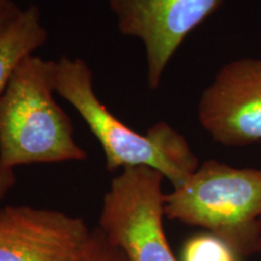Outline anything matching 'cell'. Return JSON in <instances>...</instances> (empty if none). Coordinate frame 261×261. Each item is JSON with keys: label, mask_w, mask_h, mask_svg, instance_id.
Segmentation results:
<instances>
[{"label": "cell", "mask_w": 261, "mask_h": 261, "mask_svg": "<svg viewBox=\"0 0 261 261\" xmlns=\"http://www.w3.org/2000/svg\"><path fill=\"white\" fill-rule=\"evenodd\" d=\"M198 122L215 143L244 146L261 140V60L226 63L202 92Z\"/></svg>", "instance_id": "cell-6"}, {"label": "cell", "mask_w": 261, "mask_h": 261, "mask_svg": "<svg viewBox=\"0 0 261 261\" xmlns=\"http://www.w3.org/2000/svg\"><path fill=\"white\" fill-rule=\"evenodd\" d=\"M85 261H127V259L121 250L108 242L99 228H96L92 248Z\"/></svg>", "instance_id": "cell-10"}, {"label": "cell", "mask_w": 261, "mask_h": 261, "mask_svg": "<svg viewBox=\"0 0 261 261\" xmlns=\"http://www.w3.org/2000/svg\"><path fill=\"white\" fill-rule=\"evenodd\" d=\"M163 180L150 167L125 168L104 195L98 228L127 261H178L163 230Z\"/></svg>", "instance_id": "cell-4"}, {"label": "cell", "mask_w": 261, "mask_h": 261, "mask_svg": "<svg viewBox=\"0 0 261 261\" xmlns=\"http://www.w3.org/2000/svg\"><path fill=\"white\" fill-rule=\"evenodd\" d=\"M19 10L21 8L16 4L14 0H0V28L15 15H17Z\"/></svg>", "instance_id": "cell-12"}, {"label": "cell", "mask_w": 261, "mask_h": 261, "mask_svg": "<svg viewBox=\"0 0 261 261\" xmlns=\"http://www.w3.org/2000/svg\"><path fill=\"white\" fill-rule=\"evenodd\" d=\"M168 219L210 231L234 253L261 250V169L207 160L179 188L166 194Z\"/></svg>", "instance_id": "cell-3"}, {"label": "cell", "mask_w": 261, "mask_h": 261, "mask_svg": "<svg viewBox=\"0 0 261 261\" xmlns=\"http://www.w3.org/2000/svg\"><path fill=\"white\" fill-rule=\"evenodd\" d=\"M181 261H236V253L213 233H201L185 242Z\"/></svg>", "instance_id": "cell-9"}, {"label": "cell", "mask_w": 261, "mask_h": 261, "mask_svg": "<svg viewBox=\"0 0 261 261\" xmlns=\"http://www.w3.org/2000/svg\"><path fill=\"white\" fill-rule=\"evenodd\" d=\"M48 32L42 24L38 5L21 9L0 28V96L22 61L35 55L47 42Z\"/></svg>", "instance_id": "cell-8"}, {"label": "cell", "mask_w": 261, "mask_h": 261, "mask_svg": "<svg viewBox=\"0 0 261 261\" xmlns=\"http://www.w3.org/2000/svg\"><path fill=\"white\" fill-rule=\"evenodd\" d=\"M56 61L32 55L0 96V165L85 161L69 115L56 102Z\"/></svg>", "instance_id": "cell-2"}, {"label": "cell", "mask_w": 261, "mask_h": 261, "mask_svg": "<svg viewBox=\"0 0 261 261\" xmlns=\"http://www.w3.org/2000/svg\"><path fill=\"white\" fill-rule=\"evenodd\" d=\"M93 238L81 218L61 211L0 208V261H85Z\"/></svg>", "instance_id": "cell-7"}, {"label": "cell", "mask_w": 261, "mask_h": 261, "mask_svg": "<svg viewBox=\"0 0 261 261\" xmlns=\"http://www.w3.org/2000/svg\"><path fill=\"white\" fill-rule=\"evenodd\" d=\"M55 91L76 110L96 137L109 172L150 167L175 189L200 166L188 139L169 123L159 121L142 135L117 119L98 98L93 73L83 58L62 56L56 61Z\"/></svg>", "instance_id": "cell-1"}, {"label": "cell", "mask_w": 261, "mask_h": 261, "mask_svg": "<svg viewBox=\"0 0 261 261\" xmlns=\"http://www.w3.org/2000/svg\"><path fill=\"white\" fill-rule=\"evenodd\" d=\"M16 184L15 169L4 167L0 165V200L9 194V191Z\"/></svg>", "instance_id": "cell-11"}, {"label": "cell", "mask_w": 261, "mask_h": 261, "mask_svg": "<svg viewBox=\"0 0 261 261\" xmlns=\"http://www.w3.org/2000/svg\"><path fill=\"white\" fill-rule=\"evenodd\" d=\"M223 4L224 0H108L119 32L144 46L150 90L159 89L188 35Z\"/></svg>", "instance_id": "cell-5"}]
</instances>
